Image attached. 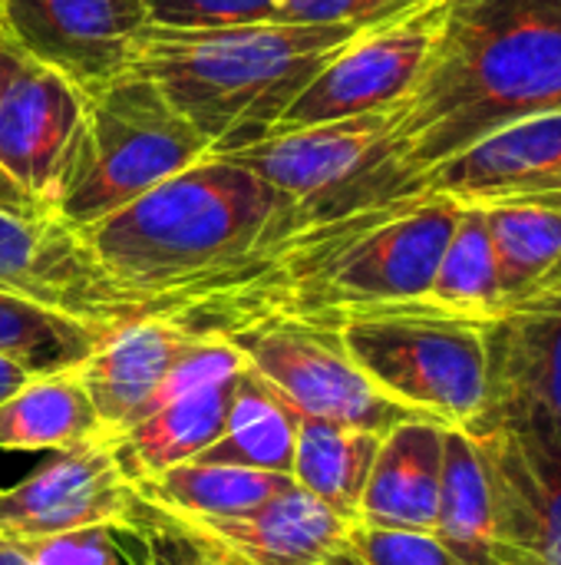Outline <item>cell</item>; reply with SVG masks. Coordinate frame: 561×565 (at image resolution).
<instances>
[{"mask_svg":"<svg viewBox=\"0 0 561 565\" xmlns=\"http://www.w3.org/2000/svg\"><path fill=\"white\" fill-rule=\"evenodd\" d=\"M542 113H561V0H443L430 63L393 109L387 195H413L479 136Z\"/></svg>","mask_w":561,"mask_h":565,"instance_id":"cell-1","label":"cell"},{"mask_svg":"<svg viewBox=\"0 0 561 565\" xmlns=\"http://www.w3.org/2000/svg\"><path fill=\"white\" fill-rule=\"evenodd\" d=\"M294 209L251 169L208 152L79 238L136 321L245 262L291 222Z\"/></svg>","mask_w":561,"mask_h":565,"instance_id":"cell-2","label":"cell"},{"mask_svg":"<svg viewBox=\"0 0 561 565\" xmlns=\"http://www.w3.org/2000/svg\"><path fill=\"white\" fill-rule=\"evenodd\" d=\"M364 30L245 23L215 30L152 26L132 46V70L212 142L231 152L268 136L314 73Z\"/></svg>","mask_w":561,"mask_h":565,"instance_id":"cell-3","label":"cell"},{"mask_svg":"<svg viewBox=\"0 0 561 565\" xmlns=\"http://www.w3.org/2000/svg\"><path fill=\"white\" fill-rule=\"evenodd\" d=\"M212 152V142L139 70L83 89V129L53 215L83 232Z\"/></svg>","mask_w":561,"mask_h":565,"instance_id":"cell-4","label":"cell"},{"mask_svg":"<svg viewBox=\"0 0 561 565\" xmlns=\"http://www.w3.org/2000/svg\"><path fill=\"white\" fill-rule=\"evenodd\" d=\"M331 324L367 381L410 411L450 430H473L489 401L486 324L423 301L337 315Z\"/></svg>","mask_w":561,"mask_h":565,"instance_id":"cell-5","label":"cell"},{"mask_svg":"<svg viewBox=\"0 0 561 565\" xmlns=\"http://www.w3.org/2000/svg\"><path fill=\"white\" fill-rule=\"evenodd\" d=\"M350 523L291 487L255 513L195 520L159 513L132 497L122 530L152 550H175L182 565H341Z\"/></svg>","mask_w":561,"mask_h":565,"instance_id":"cell-6","label":"cell"},{"mask_svg":"<svg viewBox=\"0 0 561 565\" xmlns=\"http://www.w3.org/2000/svg\"><path fill=\"white\" fill-rule=\"evenodd\" d=\"M265 384H271L301 417L387 434L413 414L384 397L347 358L331 324L268 318L225 334Z\"/></svg>","mask_w":561,"mask_h":565,"instance_id":"cell-7","label":"cell"},{"mask_svg":"<svg viewBox=\"0 0 561 565\" xmlns=\"http://www.w3.org/2000/svg\"><path fill=\"white\" fill-rule=\"evenodd\" d=\"M440 23L443 0H427L397 20L357 33L314 73L271 132L397 109L430 63Z\"/></svg>","mask_w":561,"mask_h":565,"instance_id":"cell-8","label":"cell"},{"mask_svg":"<svg viewBox=\"0 0 561 565\" xmlns=\"http://www.w3.org/2000/svg\"><path fill=\"white\" fill-rule=\"evenodd\" d=\"M129 513L132 483L106 437L60 450L17 487L0 490V536L17 543L89 526L122 530Z\"/></svg>","mask_w":561,"mask_h":565,"instance_id":"cell-9","label":"cell"},{"mask_svg":"<svg viewBox=\"0 0 561 565\" xmlns=\"http://www.w3.org/2000/svg\"><path fill=\"white\" fill-rule=\"evenodd\" d=\"M83 129V89L60 70L26 63L0 89V172L46 215L63 192Z\"/></svg>","mask_w":561,"mask_h":565,"instance_id":"cell-10","label":"cell"},{"mask_svg":"<svg viewBox=\"0 0 561 565\" xmlns=\"http://www.w3.org/2000/svg\"><path fill=\"white\" fill-rule=\"evenodd\" d=\"M145 23L142 0H0V26L17 46L79 89L129 70Z\"/></svg>","mask_w":561,"mask_h":565,"instance_id":"cell-11","label":"cell"},{"mask_svg":"<svg viewBox=\"0 0 561 565\" xmlns=\"http://www.w3.org/2000/svg\"><path fill=\"white\" fill-rule=\"evenodd\" d=\"M486 351L489 401L473 430L489 424L561 430V281L489 321Z\"/></svg>","mask_w":561,"mask_h":565,"instance_id":"cell-12","label":"cell"},{"mask_svg":"<svg viewBox=\"0 0 561 565\" xmlns=\"http://www.w3.org/2000/svg\"><path fill=\"white\" fill-rule=\"evenodd\" d=\"M413 195H443L456 205L561 199V113H542L493 129L423 172Z\"/></svg>","mask_w":561,"mask_h":565,"instance_id":"cell-13","label":"cell"},{"mask_svg":"<svg viewBox=\"0 0 561 565\" xmlns=\"http://www.w3.org/2000/svg\"><path fill=\"white\" fill-rule=\"evenodd\" d=\"M0 288L73 318L99 324L129 321L79 232L66 228L56 215H13L0 209Z\"/></svg>","mask_w":561,"mask_h":565,"instance_id":"cell-14","label":"cell"},{"mask_svg":"<svg viewBox=\"0 0 561 565\" xmlns=\"http://www.w3.org/2000/svg\"><path fill=\"white\" fill-rule=\"evenodd\" d=\"M470 437L489 467L516 543L539 565H561V430L489 424Z\"/></svg>","mask_w":561,"mask_h":565,"instance_id":"cell-15","label":"cell"},{"mask_svg":"<svg viewBox=\"0 0 561 565\" xmlns=\"http://www.w3.org/2000/svg\"><path fill=\"white\" fill-rule=\"evenodd\" d=\"M195 338L198 334H188L162 318L122 321L109 331L96 354L73 371L96 407L106 440L119 437L152 411L162 381L195 344Z\"/></svg>","mask_w":561,"mask_h":565,"instance_id":"cell-16","label":"cell"},{"mask_svg":"<svg viewBox=\"0 0 561 565\" xmlns=\"http://www.w3.org/2000/svg\"><path fill=\"white\" fill-rule=\"evenodd\" d=\"M446 430L450 427L436 420L410 417L384 434L360 497L357 523L436 533Z\"/></svg>","mask_w":561,"mask_h":565,"instance_id":"cell-17","label":"cell"},{"mask_svg":"<svg viewBox=\"0 0 561 565\" xmlns=\"http://www.w3.org/2000/svg\"><path fill=\"white\" fill-rule=\"evenodd\" d=\"M436 536L463 565H539L513 536L476 440L446 430Z\"/></svg>","mask_w":561,"mask_h":565,"instance_id":"cell-18","label":"cell"},{"mask_svg":"<svg viewBox=\"0 0 561 565\" xmlns=\"http://www.w3.org/2000/svg\"><path fill=\"white\" fill-rule=\"evenodd\" d=\"M238 377L195 387L162 404L159 411L145 414L139 424H132L119 437H112V450L126 480L139 483V480L159 477L162 470L188 463L202 450H208L225 430V417H228Z\"/></svg>","mask_w":561,"mask_h":565,"instance_id":"cell-19","label":"cell"},{"mask_svg":"<svg viewBox=\"0 0 561 565\" xmlns=\"http://www.w3.org/2000/svg\"><path fill=\"white\" fill-rule=\"evenodd\" d=\"M496 252L503 311L561 281V199H519L483 205Z\"/></svg>","mask_w":561,"mask_h":565,"instance_id":"cell-20","label":"cell"},{"mask_svg":"<svg viewBox=\"0 0 561 565\" xmlns=\"http://www.w3.org/2000/svg\"><path fill=\"white\" fill-rule=\"evenodd\" d=\"M298 427L301 414L271 384H265L255 371L245 367L235 384L222 437L188 463L241 467L291 477Z\"/></svg>","mask_w":561,"mask_h":565,"instance_id":"cell-21","label":"cell"},{"mask_svg":"<svg viewBox=\"0 0 561 565\" xmlns=\"http://www.w3.org/2000/svg\"><path fill=\"white\" fill-rule=\"evenodd\" d=\"M294 480L281 473L215 467V463H179L159 477L132 483V497L159 513L195 516V520H228L245 516L291 490Z\"/></svg>","mask_w":561,"mask_h":565,"instance_id":"cell-22","label":"cell"},{"mask_svg":"<svg viewBox=\"0 0 561 565\" xmlns=\"http://www.w3.org/2000/svg\"><path fill=\"white\" fill-rule=\"evenodd\" d=\"M380 440L384 434L377 430L301 417L294 460H291V480L298 490L321 500L347 523H357L360 497L370 480Z\"/></svg>","mask_w":561,"mask_h":565,"instance_id":"cell-23","label":"cell"},{"mask_svg":"<svg viewBox=\"0 0 561 565\" xmlns=\"http://www.w3.org/2000/svg\"><path fill=\"white\" fill-rule=\"evenodd\" d=\"M96 407L73 371L30 377L0 401V450H69L99 440Z\"/></svg>","mask_w":561,"mask_h":565,"instance_id":"cell-24","label":"cell"},{"mask_svg":"<svg viewBox=\"0 0 561 565\" xmlns=\"http://www.w3.org/2000/svg\"><path fill=\"white\" fill-rule=\"evenodd\" d=\"M116 324L73 318L0 288V354L30 377L76 371L109 338Z\"/></svg>","mask_w":561,"mask_h":565,"instance_id":"cell-25","label":"cell"},{"mask_svg":"<svg viewBox=\"0 0 561 565\" xmlns=\"http://www.w3.org/2000/svg\"><path fill=\"white\" fill-rule=\"evenodd\" d=\"M423 305L456 315V318L483 321V324L503 315L499 268H496V252L489 242L483 209L476 205L460 209L456 228L443 248V258L436 265V275Z\"/></svg>","mask_w":561,"mask_h":565,"instance_id":"cell-26","label":"cell"},{"mask_svg":"<svg viewBox=\"0 0 561 565\" xmlns=\"http://www.w3.org/2000/svg\"><path fill=\"white\" fill-rule=\"evenodd\" d=\"M347 546L360 565H463L436 533L423 530H387L350 523Z\"/></svg>","mask_w":561,"mask_h":565,"instance_id":"cell-27","label":"cell"},{"mask_svg":"<svg viewBox=\"0 0 561 565\" xmlns=\"http://www.w3.org/2000/svg\"><path fill=\"white\" fill-rule=\"evenodd\" d=\"M142 7L152 26L215 30V26L271 23L281 10V0H142Z\"/></svg>","mask_w":561,"mask_h":565,"instance_id":"cell-28","label":"cell"},{"mask_svg":"<svg viewBox=\"0 0 561 565\" xmlns=\"http://www.w3.org/2000/svg\"><path fill=\"white\" fill-rule=\"evenodd\" d=\"M427 0H281L274 23H308V26H350L370 30L397 20Z\"/></svg>","mask_w":561,"mask_h":565,"instance_id":"cell-29","label":"cell"},{"mask_svg":"<svg viewBox=\"0 0 561 565\" xmlns=\"http://www.w3.org/2000/svg\"><path fill=\"white\" fill-rule=\"evenodd\" d=\"M23 550L33 565H122L112 526H89L76 533L26 540Z\"/></svg>","mask_w":561,"mask_h":565,"instance_id":"cell-30","label":"cell"},{"mask_svg":"<svg viewBox=\"0 0 561 565\" xmlns=\"http://www.w3.org/2000/svg\"><path fill=\"white\" fill-rule=\"evenodd\" d=\"M0 209L13 215H46L7 172H0Z\"/></svg>","mask_w":561,"mask_h":565,"instance_id":"cell-31","label":"cell"},{"mask_svg":"<svg viewBox=\"0 0 561 565\" xmlns=\"http://www.w3.org/2000/svg\"><path fill=\"white\" fill-rule=\"evenodd\" d=\"M26 63V53L17 46V40L0 26V89H3V83L20 70Z\"/></svg>","mask_w":561,"mask_h":565,"instance_id":"cell-32","label":"cell"},{"mask_svg":"<svg viewBox=\"0 0 561 565\" xmlns=\"http://www.w3.org/2000/svg\"><path fill=\"white\" fill-rule=\"evenodd\" d=\"M26 381H30V374L17 361H10L7 354H0V401H7L10 394H17Z\"/></svg>","mask_w":561,"mask_h":565,"instance_id":"cell-33","label":"cell"},{"mask_svg":"<svg viewBox=\"0 0 561 565\" xmlns=\"http://www.w3.org/2000/svg\"><path fill=\"white\" fill-rule=\"evenodd\" d=\"M0 565H33V559L26 556L23 543L3 540V536H0Z\"/></svg>","mask_w":561,"mask_h":565,"instance_id":"cell-34","label":"cell"}]
</instances>
